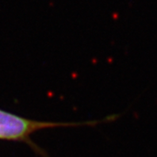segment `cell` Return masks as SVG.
<instances>
[{
    "label": "cell",
    "instance_id": "1",
    "mask_svg": "<svg viewBox=\"0 0 157 157\" xmlns=\"http://www.w3.org/2000/svg\"><path fill=\"white\" fill-rule=\"evenodd\" d=\"M44 126L48 125L32 121L0 110V139H22Z\"/></svg>",
    "mask_w": 157,
    "mask_h": 157
}]
</instances>
